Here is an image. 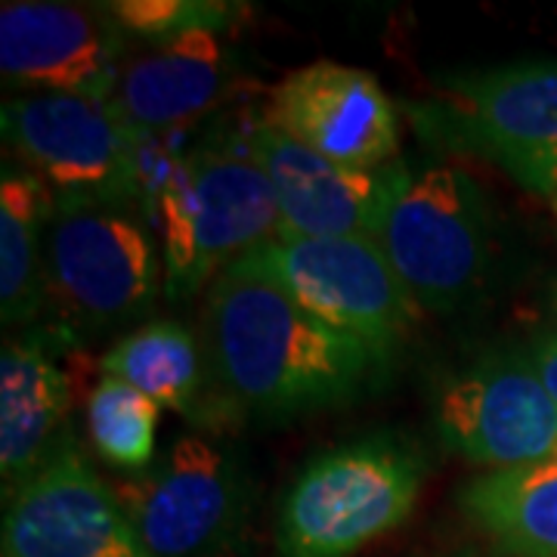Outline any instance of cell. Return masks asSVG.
I'll return each mask as SVG.
<instances>
[{
  "mask_svg": "<svg viewBox=\"0 0 557 557\" xmlns=\"http://www.w3.org/2000/svg\"><path fill=\"white\" fill-rule=\"evenodd\" d=\"M201 350L242 412L288 418L357 394L381 357L304 310L245 260L223 270L201 313Z\"/></svg>",
  "mask_w": 557,
  "mask_h": 557,
  "instance_id": "cell-1",
  "label": "cell"
},
{
  "mask_svg": "<svg viewBox=\"0 0 557 557\" xmlns=\"http://www.w3.org/2000/svg\"><path fill=\"white\" fill-rule=\"evenodd\" d=\"M156 205L164 285L174 298L199 292L278 233L276 193L248 137L201 143L171 161L156 186Z\"/></svg>",
  "mask_w": 557,
  "mask_h": 557,
  "instance_id": "cell-2",
  "label": "cell"
},
{
  "mask_svg": "<svg viewBox=\"0 0 557 557\" xmlns=\"http://www.w3.org/2000/svg\"><path fill=\"white\" fill-rule=\"evenodd\" d=\"M421 480L424 458L397 437L322 453L282 498L278 557H354L412 515Z\"/></svg>",
  "mask_w": 557,
  "mask_h": 557,
  "instance_id": "cell-3",
  "label": "cell"
},
{
  "mask_svg": "<svg viewBox=\"0 0 557 557\" xmlns=\"http://www.w3.org/2000/svg\"><path fill=\"white\" fill-rule=\"evenodd\" d=\"M409 119L421 139L493 161L536 196H557V62L456 75Z\"/></svg>",
  "mask_w": 557,
  "mask_h": 557,
  "instance_id": "cell-4",
  "label": "cell"
},
{
  "mask_svg": "<svg viewBox=\"0 0 557 557\" xmlns=\"http://www.w3.org/2000/svg\"><path fill=\"white\" fill-rule=\"evenodd\" d=\"M375 242L418 307L449 313L486 278L490 205L478 180L456 164L403 171Z\"/></svg>",
  "mask_w": 557,
  "mask_h": 557,
  "instance_id": "cell-5",
  "label": "cell"
},
{
  "mask_svg": "<svg viewBox=\"0 0 557 557\" xmlns=\"http://www.w3.org/2000/svg\"><path fill=\"white\" fill-rule=\"evenodd\" d=\"M3 137L60 205H131L143 189V139L112 100L13 97Z\"/></svg>",
  "mask_w": 557,
  "mask_h": 557,
  "instance_id": "cell-6",
  "label": "cell"
},
{
  "mask_svg": "<svg viewBox=\"0 0 557 557\" xmlns=\"http://www.w3.org/2000/svg\"><path fill=\"white\" fill-rule=\"evenodd\" d=\"M159 295L149 226L127 205H60L47 236V304L75 332L146 317Z\"/></svg>",
  "mask_w": 557,
  "mask_h": 557,
  "instance_id": "cell-7",
  "label": "cell"
},
{
  "mask_svg": "<svg viewBox=\"0 0 557 557\" xmlns=\"http://www.w3.org/2000/svg\"><path fill=\"white\" fill-rule=\"evenodd\" d=\"M242 260L381 359L409 335L421 310L372 236L270 239Z\"/></svg>",
  "mask_w": 557,
  "mask_h": 557,
  "instance_id": "cell-8",
  "label": "cell"
},
{
  "mask_svg": "<svg viewBox=\"0 0 557 557\" xmlns=\"http://www.w3.org/2000/svg\"><path fill=\"white\" fill-rule=\"evenodd\" d=\"M109 490L152 557H214L245 508L233 456L199 434L174 440L161 465Z\"/></svg>",
  "mask_w": 557,
  "mask_h": 557,
  "instance_id": "cell-9",
  "label": "cell"
},
{
  "mask_svg": "<svg viewBox=\"0 0 557 557\" xmlns=\"http://www.w3.org/2000/svg\"><path fill=\"white\" fill-rule=\"evenodd\" d=\"M124 38L109 7L13 0L0 7V72L16 97L112 100Z\"/></svg>",
  "mask_w": 557,
  "mask_h": 557,
  "instance_id": "cell-10",
  "label": "cell"
},
{
  "mask_svg": "<svg viewBox=\"0 0 557 557\" xmlns=\"http://www.w3.org/2000/svg\"><path fill=\"white\" fill-rule=\"evenodd\" d=\"M3 557L152 555L97 471L75 449H60L7 498Z\"/></svg>",
  "mask_w": 557,
  "mask_h": 557,
  "instance_id": "cell-11",
  "label": "cell"
},
{
  "mask_svg": "<svg viewBox=\"0 0 557 557\" xmlns=\"http://www.w3.org/2000/svg\"><path fill=\"white\" fill-rule=\"evenodd\" d=\"M263 121L344 168L397 164V109L379 81L354 65L310 62L292 72L273 90Z\"/></svg>",
  "mask_w": 557,
  "mask_h": 557,
  "instance_id": "cell-12",
  "label": "cell"
},
{
  "mask_svg": "<svg viewBox=\"0 0 557 557\" xmlns=\"http://www.w3.org/2000/svg\"><path fill=\"white\" fill-rule=\"evenodd\" d=\"M440 437L496 471L557 453V403L530 362L498 359L456 379L437 403Z\"/></svg>",
  "mask_w": 557,
  "mask_h": 557,
  "instance_id": "cell-13",
  "label": "cell"
},
{
  "mask_svg": "<svg viewBox=\"0 0 557 557\" xmlns=\"http://www.w3.org/2000/svg\"><path fill=\"white\" fill-rule=\"evenodd\" d=\"M248 146L276 193V239H375L384 208L406 171L399 161L384 171L344 168L282 134L270 121H260L248 134Z\"/></svg>",
  "mask_w": 557,
  "mask_h": 557,
  "instance_id": "cell-14",
  "label": "cell"
},
{
  "mask_svg": "<svg viewBox=\"0 0 557 557\" xmlns=\"http://www.w3.org/2000/svg\"><path fill=\"white\" fill-rule=\"evenodd\" d=\"M230 84L220 32H186L124 57L112 106L143 143L205 115Z\"/></svg>",
  "mask_w": 557,
  "mask_h": 557,
  "instance_id": "cell-15",
  "label": "cell"
},
{
  "mask_svg": "<svg viewBox=\"0 0 557 557\" xmlns=\"http://www.w3.org/2000/svg\"><path fill=\"white\" fill-rule=\"evenodd\" d=\"M72 409V381L40 341L0 350V474L20 490L57 456V434Z\"/></svg>",
  "mask_w": 557,
  "mask_h": 557,
  "instance_id": "cell-16",
  "label": "cell"
},
{
  "mask_svg": "<svg viewBox=\"0 0 557 557\" xmlns=\"http://www.w3.org/2000/svg\"><path fill=\"white\" fill-rule=\"evenodd\" d=\"M57 199L25 168H3L0 180V317L32 322L47 307V236Z\"/></svg>",
  "mask_w": 557,
  "mask_h": 557,
  "instance_id": "cell-17",
  "label": "cell"
},
{
  "mask_svg": "<svg viewBox=\"0 0 557 557\" xmlns=\"http://www.w3.org/2000/svg\"><path fill=\"white\" fill-rule=\"evenodd\" d=\"M461 505L508 555L557 557V453L471 480Z\"/></svg>",
  "mask_w": 557,
  "mask_h": 557,
  "instance_id": "cell-18",
  "label": "cell"
},
{
  "mask_svg": "<svg viewBox=\"0 0 557 557\" xmlns=\"http://www.w3.org/2000/svg\"><path fill=\"white\" fill-rule=\"evenodd\" d=\"M201 344L174 319L139 325L100 359L106 379H119L146 394L159 409L193 412L205 384Z\"/></svg>",
  "mask_w": 557,
  "mask_h": 557,
  "instance_id": "cell-19",
  "label": "cell"
},
{
  "mask_svg": "<svg viewBox=\"0 0 557 557\" xmlns=\"http://www.w3.org/2000/svg\"><path fill=\"white\" fill-rule=\"evenodd\" d=\"M156 424H159V406L119 379L102 375L87 399L90 443L106 465L121 471L139 474L152 465Z\"/></svg>",
  "mask_w": 557,
  "mask_h": 557,
  "instance_id": "cell-20",
  "label": "cell"
},
{
  "mask_svg": "<svg viewBox=\"0 0 557 557\" xmlns=\"http://www.w3.org/2000/svg\"><path fill=\"white\" fill-rule=\"evenodd\" d=\"M239 3H220V0H119L109 7L121 32L127 38H139L143 44L171 40L186 32H223L239 20Z\"/></svg>",
  "mask_w": 557,
  "mask_h": 557,
  "instance_id": "cell-21",
  "label": "cell"
},
{
  "mask_svg": "<svg viewBox=\"0 0 557 557\" xmlns=\"http://www.w3.org/2000/svg\"><path fill=\"white\" fill-rule=\"evenodd\" d=\"M530 366L536 369V375L545 384V391L557 403V335L539 341L536 347H533V354H530Z\"/></svg>",
  "mask_w": 557,
  "mask_h": 557,
  "instance_id": "cell-22",
  "label": "cell"
},
{
  "mask_svg": "<svg viewBox=\"0 0 557 557\" xmlns=\"http://www.w3.org/2000/svg\"><path fill=\"white\" fill-rule=\"evenodd\" d=\"M552 310H555V319H557V288H555V298H552Z\"/></svg>",
  "mask_w": 557,
  "mask_h": 557,
  "instance_id": "cell-23",
  "label": "cell"
},
{
  "mask_svg": "<svg viewBox=\"0 0 557 557\" xmlns=\"http://www.w3.org/2000/svg\"><path fill=\"white\" fill-rule=\"evenodd\" d=\"M552 201H555V211H557V196H555V199H552Z\"/></svg>",
  "mask_w": 557,
  "mask_h": 557,
  "instance_id": "cell-24",
  "label": "cell"
}]
</instances>
